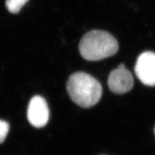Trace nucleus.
<instances>
[{
    "instance_id": "f257e3e1",
    "label": "nucleus",
    "mask_w": 155,
    "mask_h": 155,
    "mask_svg": "<svg viewBox=\"0 0 155 155\" xmlns=\"http://www.w3.org/2000/svg\"><path fill=\"white\" fill-rule=\"evenodd\" d=\"M67 90L71 99L83 108H89L96 105L102 94L100 82L84 72H76L69 77Z\"/></svg>"
},
{
    "instance_id": "f03ea898",
    "label": "nucleus",
    "mask_w": 155,
    "mask_h": 155,
    "mask_svg": "<svg viewBox=\"0 0 155 155\" xmlns=\"http://www.w3.org/2000/svg\"><path fill=\"white\" fill-rule=\"evenodd\" d=\"M79 51L86 60L98 61L114 55L118 51V43L109 32L94 30L82 37Z\"/></svg>"
},
{
    "instance_id": "7ed1b4c3",
    "label": "nucleus",
    "mask_w": 155,
    "mask_h": 155,
    "mask_svg": "<svg viewBox=\"0 0 155 155\" xmlns=\"http://www.w3.org/2000/svg\"><path fill=\"white\" fill-rule=\"evenodd\" d=\"M134 70L138 78L144 85L155 86V53L147 51L140 54Z\"/></svg>"
},
{
    "instance_id": "20e7f679",
    "label": "nucleus",
    "mask_w": 155,
    "mask_h": 155,
    "mask_svg": "<svg viewBox=\"0 0 155 155\" xmlns=\"http://www.w3.org/2000/svg\"><path fill=\"white\" fill-rule=\"evenodd\" d=\"M29 123L36 128L44 127L49 118V110L45 100L40 96L32 97L27 109Z\"/></svg>"
},
{
    "instance_id": "39448f33",
    "label": "nucleus",
    "mask_w": 155,
    "mask_h": 155,
    "mask_svg": "<svg viewBox=\"0 0 155 155\" xmlns=\"http://www.w3.org/2000/svg\"><path fill=\"white\" fill-rule=\"evenodd\" d=\"M108 85L114 93L122 94L132 89L134 80L131 73L124 64L111 71L108 78Z\"/></svg>"
},
{
    "instance_id": "423d86ee",
    "label": "nucleus",
    "mask_w": 155,
    "mask_h": 155,
    "mask_svg": "<svg viewBox=\"0 0 155 155\" xmlns=\"http://www.w3.org/2000/svg\"><path fill=\"white\" fill-rule=\"evenodd\" d=\"M28 1V0H6L5 5L10 12L17 14Z\"/></svg>"
},
{
    "instance_id": "0eeeda50",
    "label": "nucleus",
    "mask_w": 155,
    "mask_h": 155,
    "mask_svg": "<svg viewBox=\"0 0 155 155\" xmlns=\"http://www.w3.org/2000/svg\"><path fill=\"white\" fill-rule=\"evenodd\" d=\"M9 124L5 121L0 120V144L5 140L9 130Z\"/></svg>"
},
{
    "instance_id": "6e6552de",
    "label": "nucleus",
    "mask_w": 155,
    "mask_h": 155,
    "mask_svg": "<svg viewBox=\"0 0 155 155\" xmlns=\"http://www.w3.org/2000/svg\"><path fill=\"white\" fill-rule=\"evenodd\" d=\"M154 131H155V130H154Z\"/></svg>"
}]
</instances>
